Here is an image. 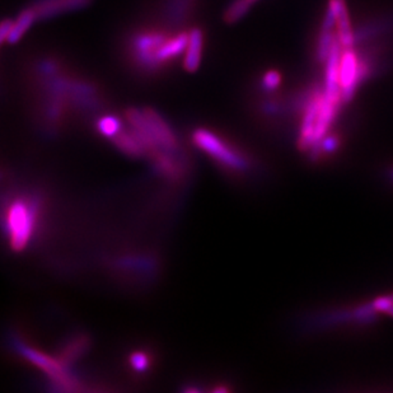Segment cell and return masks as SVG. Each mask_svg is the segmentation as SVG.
Listing matches in <instances>:
<instances>
[{"label": "cell", "instance_id": "cell-1", "mask_svg": "<svg viewBox=\"0 0 393 393\" xmlns=\"http://www.w3.org/2000/svg\"><path fill=\"white\" fill-rule=\"evenodd\" d=\"M126 116L144 151H149L153 157L159 153L173 154L178 149L176 136L156 111L131 109Z\"/></svg>", "mask_w": 393, "mask_h": 393}, {"label": "cell", "instance_id": "cell-2", "mask_svg": "<svg viewBox=\"0 0 393 393\" xmlns=\"http://www.w3.org/2000/svg\"><path fill=\"white\" fill-rule=\"evenodd\" d=\"M41 217L40 202L30 196H18L9 201L6 209V228L13 251L25 250L34 238Z\"/></svg>", "mask_w": 393, "mask_h": 393}, {"label": "cell", "instance_id": "cell-3", "mask_svg": "<svg viewBox=\"0 0 393 393\" xmlns=\"http://www.w3.org/2000/svg\"><path fill=\"white\" fill-rule=\"evenodd\" d=\"M193 142L201 151L206 153L219 166L231 172H244L250 167L248 158L237 149L232 142L223 139L208 129H198L193 134Z\"/></svg>", "mask_w": 393, "mask_h": 393}, {"label": "cell", "instance_id": "cell-4", "mask_svg": "<svg viewBox=\"0 0 393 393\" xmlns=\"http://www.w3.org/2000/svg\"><path fill=\"white\" fill-rule=\"evenodd\" d=\"M369 65L361 59L354 47H346L340 60V87L343 102L352 100L358 85L368 76Z\"/></svg>", "mask_w": 393, "mask_h": 393}, {"label": "cell", "instance_id": "cell-5", "mask_svg": "<svg viewBox=\"0 0 393 393\" xmlns=\"http://www.w3.org/2000/svg\"><path fill=\"white\" fill-rule=\"evenodd\" d=\"M167 37L160 32H142L133 40V58L138 65L153 70L160 67L158 52Z\"/></svg>", "mask_w": 393, "mask_h": 393}, {"label": "cell", "instance_id": "cell-6", "mask_svg": "<svg viewBox=\"0 0 393 393\" xmlns=\"http://www.w3.org/2000/svg\"><path fill=\"white\" fill-rule=\"evenodd\" d=\"M22 352L27 359L39 365L46 374H49L55 385H60L64 390H76V381L67 372L65 360L52 359L43 352H36L30 348H23Z\"/></svg>", "mask_w": 393, "mask_h": 393}, {"label": "cell", "instance_id": "cell-7", "mask_svg": "<svg viewBox=\"0 0 393 393\" xmlns=\"http://www.w3.org/2000/svg\"><path fill=\"white\" fill-rule=\"evenodd\" d=\"M323 91L313 93L306 105L304 115L301 118V133H299V148L301 151H307L315 144V129L317 123L318 112L322 105Z\"/></svg>", "mask_w": 393, "mask_h": 393}, {"label": "cell", "instance_id": "cell-8", "mask_svg": "<svg viewBox=\"0 0 393 393\" xmlns=\"http://www.w3.org/2000/svg\"><path fill=\"white\" fill-rule=\"evenodd\" d=\"M91 1L92 0H34L31 8L37 21H40L85 8L91 4Z\"/></svg>", "mask_w": 393, "mask_h": 393}, {"label": "cell", "instance_id": "cell-9", "mask_svg": "<svg viewBox=\"0 0 393 393\" xmlns=\"http://www.w3.org/2000/svg\"><path fill=\"white\" fill-rule=\"evenodd\" d=\"M328 4H331L336 12V34L341 46L343 49L354 47L357 42V34L352 30L346 0H328Z\"/></svg>", "mask_w": 393, "mask_h": 393}, {"label": "cell", "instance_id": "cell-10", "mask_svg": "<svg viewBox=\"0 0 393 393\" xmlns=\"http://www.w3.org/2000/svg\"><path fill=\"white\" fill-rule=\"evenodd\" d=\"M341 102L337 100H330L323 96L322 98V105L318 112L317 123H316V129H315V144L313 147H316L318 142H321V139L323 136H326L330 127L334 123V118L337 115V109Z\"/></svg>", "mask_w": 393, "mask_h": 393}, {"label": "cell", "instance_id": "cell-11", "mask_svg": "<svg viewBox=\"0 0 393 393\" xmlns=\"http://www.w3.org/2000/svg\"><path fill=\"white\" fill-rule=\"evenodd\" d=\"M202 43H204L202 32L199 28H195L189 34V43L184 52V67L190 73L196 72L200 67Z\"/></svg>", "mask_w": 393, "mask_h": 393}, {"label": "cell", "instance_id": "cell-12", "mask_svg": "<svg viewBox=\"0 0 393 393\" xmlns=\"http://www.w3.org/2000/svg\"><path fill=\"white\" fill-rule=\"evenodd\" d=\"M189 34H178L167 39L158 52L159 64L163 65L169 60L178 58L187 47Z\"/></svg>", "mask_w": 393, "mask_h": 393}, {"label": "cell", "instance_id": "cell-13", "mask_svg": "<svg viewBox=\"0 0 393 393\" xmlns=\"http://www.w3.org/2000/svg\"><path fill=\"white\" fill-rule=\"evenodd\" d=\"M34 21H37V18L31 7L22 10V13L18 16L17 19L13 21V28H12V32L9 34L7 42L16 43L19 41L23 37V34L31 28V25H34Z\"/></svg>", "mask_w": 393, "mask_h": 393}, {"label": "cell", "instance_id": "cell-14", "mask_svg": "<svg viewBox=\"0 0 393 393\" xmlns=\"http://www.w3.org/2000/svg\"><path fill=\"white\" fill-rule=\"evenodd\" d=\"M97 130L103 136L114 139L123 131V123L116 116H103L97 121Z\"/></svg>", "mask_w": 393, "mask_h": 393}, {"label": "cell", "instance_id": "cell-15", "mask_svg": "<svg viewBox=\"0 0 393 393\" xmlns=\"http://www.w3.org/2000/svg\"><path fill=\"white\" fill-rule=\"evenodd\" d=\"M252 3L250 0H235L224 13V21L226 23H235L244 17V14L251 8Z\"/></svg>", "mask_w": 393, "mask_h": 393}, {"label": "cell", "instance_id": "cell-16", "mask_svg": "<svg viewBox=\"0 0 393 393\" xmlns=\"http://www.w3.org/2000/svg\"><path fill=\"white\" fill-rule=\"evenodd\" d=\"M130 365L136 373L145 372L151 365V357L145 352H134L130 357Z\"/></svg>", "mask_w": 393, "mask_h": 393}, {"label": "cell", "instance_id": "cell-17", "mask_svg": "<svg viewBox=\"0 0 393 393\" xmlns=\"http://www.w3.org/2000/svg\"><path fill=\"white\" fill-rule=\"evenodd\" d=\"M372 306L374 310L379 313H385L388 316L393 317V295H385V297H378L372 301Z\"/></svg>", "mask_w": 393, "mask_h": 393}, {"label": "cell", "instance_id": "cell-18", "mask_svg": "<svg viewBox=\"0 0 393 393\" xmlns=\"http://www.w3.org/2000/svg\"><path fill=\"white\" fill-rule=\"evenodd\" d=\"M339 145H340V139L336 135L327 134L326 136H323L321 139V142H318L316 147L319 148L318 151H321L322 153L332 154L339 149Z\"/></svg>", "mask_w": 393, "mask_h": 393}, {"label": "cell", "instance_id": "cell-19", "mask_svg": "<svg viewBox=\"0 0 393 393\" xmlns=\"http://www.w3.org/2000/svg\"><path fill=\"white\" fill-rule=\"evenodd\" d=\"M280 83H282V76L276 70H268V73L262 78V87L266 91H275Z\"/></svg>", "mask_w": 393, "mask_h": 393}, {"label": "cell", "instance_id": "cell-20", "mask_svg": "<svg viewBox=\"0 0 393 393\" xmlns=\"http://www.w3.org/2000/svg\"><path fill=\"white\" fill-rule=\"evenodd\" d=\"M12 28H13V21H10V19L3 21V23L0 25V40L1 42H7L9 34L12 32Z\"/></svg>", "mask_w": 393, "mask_h": 393}, {"label": "cell", "instance_id": "cell-21", "mask_svg": "<svg viewBox=\"0 0 393 393\" xmlns=\"http://www.w3.org/2000/svg\"><path fill=\"white\" fill-rule=\"evenodd\" d=\"M250 1H251L252 4H253V3H255V1H257V0H250Z\"/></svg>", "mask_w": 393, "mask_h": 393}]
</instances>
